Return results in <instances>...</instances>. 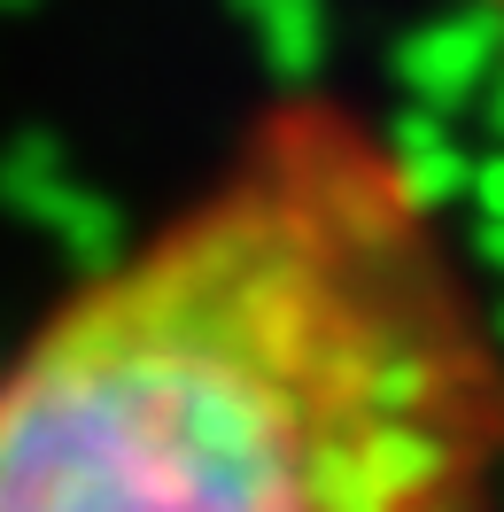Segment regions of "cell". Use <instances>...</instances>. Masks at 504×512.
Wrapping results in <instances>:
<instances>
[{"mask_svg": "<svg viewBox=\"0 0 504 512\" xmlns=\"http://www.w3.org/2000/svg\"><path fill=\"white\" fill-rule=\"evenodd\" d=\"M504 326L404 125L287 101L0 365V512H497Z\"/></svg>", "mask_w": 504, "mask_h": 512, "instance_id": "cell-1", "label": "cell"}, {"mask_svg": "<svg viewBox=\"0 0 504 512\" xmlns=\"http://www.w3.org/2000/svg\"><path fill=\"white\" fill-rule=\"evenodd\" d=\"M473 8H489V16H497V24H504V0H473Z\"/></svg>", "mask_w": 504, "mask_h": 512, "instance_id": "cell-2", "label": "cell"}]
</instances>
